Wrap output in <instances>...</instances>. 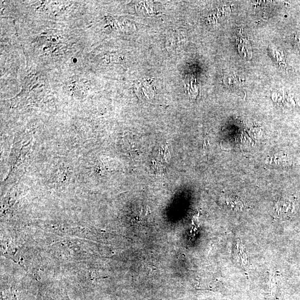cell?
Segmentation results:
<instances>
[{
	"label": "cell",
	"instance_id": "cell-1",
	"mask_svg": "<svg viewBox=\"0 0 300 300\" xmlns=\"http://www.w3.org/2000/svg\"><path fill=\"white\" fill-rule=\"evenodd\" d=\"M297 205L295 202L291 200H285L279 203L278 211L282 215L289 216L293 214L296 211Z\"/></svg>",
	"mask_w": 300,
	"mask_h": 300
}]
</instances>
